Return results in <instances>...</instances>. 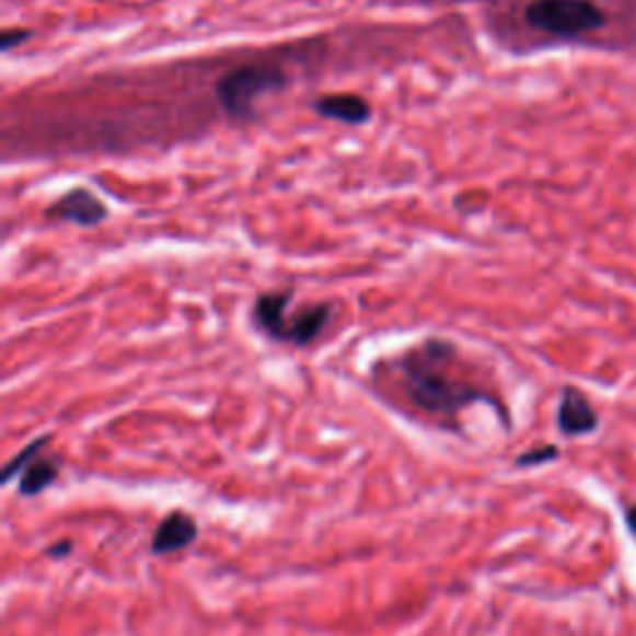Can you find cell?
Returning <instances> with one entry per match:
<instances>
[{
	"instance_id": "1",
	"label": "cell",
	"mask_w": 636,
	"mask_h": 636,
	"mask_svg": "<svg viewBox=\"0 0 636 636\" xmlns=\"http://www.w3.org/2000/svg\"><path fill=\"white\" fill-rule=\"evenodd\" d=\"M460 351L453 340L430 336L395 358L401 391L418 410L438 418H455L473 403H490L505 416L490 393L458 373Z\"/></svg>"
},
{
	"instance_id": "2",
	"label": "cell",
	"mask_w": 636,
	"mask_h": 636,
	"mask_svg": "<svg viewBox=\"0 0 636 636\" xmlns=\"http://www.w3.org/2000/svg\"><path fill=\"white\" fill-rule=\"evenodd\" d=\"M289 82V72L276 62L252 60L224 72L215 85V97L227 117L236 123H254L256 103L266 95L286 90Z\"/></svg>"
},
{
	"instance_id": "3",
	"label": "cell",
	"mask_w": 636,
	"mask_h": 636,
	"mask_svg": "<svg viewBox=\"0 0 636 636\" xmlns=\"http://www.w3.org/2000/svg\"><path fill=\"white\" fill-rule=\"evenodd\" d=\"M524 21L552 38L575 41L604 27L606 13L594 0H530L524 5Z\"/></svg>"
},
{
	"instance_id": "4",
	"label": "cell",
	"mask_w": 636,
	"mask_h": 636,
	"mask_svg": "<svg viewBox=\"0 0 636 636\" xmlns=\"http://www.w3.org/2000/svg\"><path fill=\"white\" fill-rule=\"evenodd\" d=\"M45 217L53 221H66L82 229L100 227L109 219V207L88 187H70L66 195L53 199L45 207Z\"/></svg>"
},
{
	"instance_id": "5",
	"label": "cell",
	"mask_w": 636,
	"mask_h": 636,
	"mask_svg": "<svg viewBox=\"0 0 636 636\" xmlns=\"http://www.w3.org/2000/svg\"><path fill=\"white\" fill-rule=\"evenodd\" d=\"M297 293L293 289H276L264 291L252 303V324L266 338L276 344H286L289 336V309Z\"/></svg>"
},
{
	"instance_id": "6",
	"label": "cell",
	"mask_w": 636,
	"mask_h": 636,
	"mask_svg": "<svg viewBox=\"0 0 636 636\" xmlns=\"http://www.w3.org/2000/svg\"><path fill=\"white\" fill-rule=\"evenodd\" d=\"M199 537V524L184 510H172L167 518L157 524L150 552L154 557H170L174 552H184Z\"/></svg>"
},
{
	"instance_id": "7",
	"label": "cell",
	"mask_w": 636,
	"mask_h": 636,
	"mask_svg": "<svg viewBox=\"0 0 636 636\" xmlns=\"http://www.w3.org/2000/svg\"><path fill=\"white\" fill-rule=\"evenodd\" d=\"M599 426V416L592 408L587 395L575 389V385H567L562 389L559 395V408H557V428L562 436L577 438V436H589Z\"/></svg>"
},
{
	"instance_id": "8",
	"label": "cell",
	"mask_w": 636,
	"mask_h": 636,
	"mask_svg": "<svg viewBox=\"0 0 636 636\" xmlns=\"http://www.w3.org/2000/svg\"><path fill=\"white\" fill-rule=\"evenodd\" d=\"M311 109L319 117L336 119L344 125H366L371 123L373 107L363 95L358 92H331V95H321L311 103Z\"/></svg>"
},
{
	"instance_id": "9",
	"label": "cell",
	"mask_w": 636,
	"mask_h": 636,
	"mask_svg": "<svg viewBox=\"0 0 636 636\" xmlns=\"http://www.w3.org/2000/svg\"><path fill=\"white\" fill-rule=\"evenodd\" d=\"M334 316H336L334 301L307 303L299 313L289 316V336H286V344L299 346V348L311 346L313 340H316L328 328Z\"/></svg>"
},
{
	"instance_id": "10",
	"label": "cell",
	"mask_w": 636,
	"mask_h": 636,
	"mask_svg": "<svg viewBox=\"0 0 636 636\" xmlns=\"http://www.w3.org/2000/svg\"><path fill=\"white\" fill-rule=\"evenodd\" d=\"M60 463L55 458H35L21 473V483H18V493L23 497H35L48 490V487L58 481Z\"/></svg>"
},
{
	"instance_id": "11",
	"label": "cell",
	"mask_w": 636,
	"mask_h": 636,
	"mask_svg": "<svg viewBox=\"0 0 636 636\" xmlns=\"http://www.w3.org/2000/svg\"><path fill=\"white\" fill-rule=\"evenodd\" d=\"M50 440H53V436H41V438H35L33 442H27L21 453H18L13 460H8V465L3 467V473H0V483L8 485V483L13 481V477H21L23 470L31 465L35 458L43 455V450L50 446Z\"/></svg>"
},
{
	"instance_id": "12",
	"label": "cell",
	"mask_w": 636,
	"mask_h": 636,
	"mask_svg": "<svg viewBox=\"0 0 636 636\" xmlns=\"http://www.w3.org/2000/svg\"><path fill=\"white\" fill-rule=\"evenodd\" d=\"M557 458H559L557 446H540V448H532V450H528V453L514 458V465L518 467H537V465H547Z\"/></svg>"
},
{
	"instance_id": "13",
	"label": "cell",
	"mask_w": 636,
	"mask_h": 636,
	"mask_svg": "<svg viewBox=\"0 0 636 636\" xmlns=\"http://www.w3.org/2000/svg\"><path fill=\"white\" fill-rule=\"evenodd\" d=\"M33 38H35L33 27H5V31L0 33V53H11L18 45H25Z\"/></svg>"
},
{
	"instance_id": "14",
	"label": "cell",
	"mask_w": 636,
	"mask_h": 636,
	"mask_svg": "<svg viewBox=\"0 0 636 636\" xmlns=\"http://www.w3.org/2000/svg\"><path fill=\"white\" fill-rule=\"evenodd\" d=\"M72 542L70 540H62V542H55V545H50L48 550H45V555L53 557V559H66L70 552H72Z\"/></svg>"
},
{
	"instance_id": "15",
	"label": "cell",
	"mask_w": 636,
	"mask_h": 636,
	"mask_svg": "<svg viewBox=\"0 0 636 636\" xmlns=\"http://www.w3.org/2000/svg\"><path fill=\"white\" fill-rule=\"evenodd\" d=\"M626 524H629V530L636 534V505L626 507Z\"/></svg>"
}]
</instances>
